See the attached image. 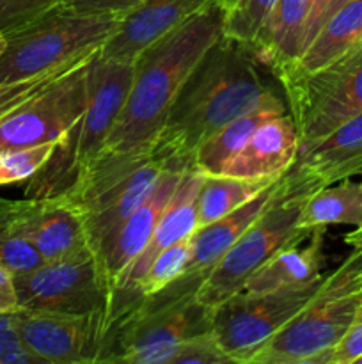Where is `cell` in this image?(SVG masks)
I'll return each mask as SVG.
<instances>
[{
	"mask_svg": "<svg viewBox=\"0 0 362 364\" xmlns=\"http://www.w3.org/2000/svg\"><path fill=\"white\" fill-rule=\"evenodd\" d=\"M280 91L252 45L222 32L181 85L153 149L169 162L192 167L202 142Z\"/></svg>",
	"mask_w": 362,
	"mask_h": 364,
	"instance_id": "obj_1",
	"label": "cell"
},
{
	"mask_svg": "<svg viewBox=\"0 0 362 364\" xmlns=\"http://www.w3.org/2000/svg\"><path fill=\"white\" fill-rule=\"evenodd\" d=\"M226 11L213 0L135 59L131 87L103 153H148L170 107L206 50L222 34Z\"/></svg>",
	"mask_w": 362,
	"mask_h": 364,
	"instance_id": "obj_2",
	"label": "cell"
},
{
	"mask_svg": "<svg viewBox=\"0 0 362 364\" xmlns=\"http://www.w3.org/2000/svg\"><path fill=\"white\" fill-rule=\"evenodd\" d=\"M204 277L185 272L114 316L102 363L172 364L181 341L212 331V308L197 299Z\"/></svg>",
	"mask_w": 362,
	"mask_h": 364,
	"instance_id": "obj_3",
	"label": "cell"
},
{
	"mask_svg": "<svg viewBox=\"0 0 362 364\" xmlns=\"http://www.w3.org/2000/svg\"><path fill=\"white\" fill-rule=\"evenodd\" d=\"M135 63L94 57L89 70L87 105L80 121L55 146L48 162L27 181L25 198L62 196L103 153L133 80Z\"/></svg>",
	"mask_w": 362,
	"mask_h": 364,
	"instance_id": "obj_4",
	"label": "cell"
},
{
	"mask_svg": "<svg viewBox=\"0 0 362 364\" xmlns=\"http://www.w3.org/2000/svg\"><path fill=\"white\" fill-rule=\"evenodd\" d=\"M323 276L307 304L259 350L251 364H327L362 304V247Z\"/></svg>",
	"mask_w": 362,
	"mask_h": 364,
	"instance_id": "obj_5",
	"label": "cell"
},
{
	"mask_svg": "<svg viewBox=\"0 0 362 364\" xmlns=\"http://www.w3.org/2000/svg\"><path fill=\"white\" fill-rule=\"evenodd\" d=\"M119 20L117 14L85 13L62 6L4 32L0 84L46 73L99 52Z\"/></svg>",
	"mask_w": 362,
	"mask_h": 364,
	"instance_id": "obj_6",
	"label": "cell"
},
{
	"mask_svg": "<svg viewBox=\"0 0 362 364\" xmlns=\"http://www.w3.org/2000/svg\"><path fill=\"white\" fill-rule=\"evenodd\" d=\"M319 188L311 178L291 166L280 176L258 219L206 274L197 291L199 301L213 309L227 297L243 290L248 277L273 252L300 233L298 219L302 206Z\"/></svg>",
	"mask_w": 362,
	"mask_h": 364,
	"instance_id": "obj_7",
	"label": "cell"
},
{
	"mask_svg": "<svg viewBox=\"0 0 362 364\" xmlns=\"http://www.w3.org/2000/svg\"><path fill=\"white\" fill-rule=\"evenodd\" d=\"M279 84L300 146L318 141L362 114V43L314 73L279 78Z\"/></svg>",
	"mask_w": 362,
	"mask_h": 364,
	"instance_id": "obj_8",
	"label": "cell"
},
{
	"mask_svg": "<svg viewBox=\"0 0 362 364\" xmlns=\"http://www.w3.org/2000/svg\"><path fill=\"white\" fill-rule=\"evenodd\" d=\"M14 288L21 309L67 315L112 311V284L89 244L16 274Z\"/></svg>",
	"mask_w": 362,
	"mask_h": 364,
	"instance_id": "obj_9",
	"label": "cell"
},
{
	"mask_svg": "<svg viewBox=\"0 0 362 364\" xmlns=\"http://www.w3.org/2000/svg\"><path fill=\"white\" fill-rule=\"evenodd\" d=\"M322 279L286 290H240L216 304L212 309V334L220 350L231 363L251 364L259 350L307 304Z\"/></svg>",
	"mask_w": 362,
	"mask_h": 364,
	"instance_id": "obj_10",
	"label": "cell"
},
{
	"mask_svg": "<svg viewBox=\"0 0 362 364\" xmlns=\"http://www.w3.org/2000/svg\"><path fill=\"white\" fill-rule=\"evenodd\" d=\"M96 55L82 59L52 87L0 117V153L66 137L87 105L89 70Z\"/></svg>",
	"mask_w": 362,
	"mask_h": 364,
	"instance_id": "obj_11",
	"label": "cell"
},
{
	"mask_svg": "<svg viewBox=\"0 0 362 364\" xmlns=\"http://www.w3.org/2000/svg\"><path fill=\"white\" fill-rule=\"evenodd\" d=\"M13 318L23 343L43 364L102 363L110 311L67 315L18 308Z\"/></svg>",
	"mask_w": 362,
	"mask_h": 364,
	"instance_id": "obj_12",
	"label": "cell"
},
{
	"mask_svg": "<svg viewBox=\"0 0 362 364\" xmlns=\"http://www.w3.org/2000/svg\"><path fill=\"white\" fill-rule=\"evenodd\" d=\"M213 0H142L121 16L116 32L99 50L103 57L135 63L153 43L160 41L204 9Z\"/></svg>",
	"mask_w": 362,
	"mask_h": 364,
	"instance_id": "obj_13",
	"label": "cell"
},
{
	"mask_svg": "<svg viewBox=\"0 0 362 364\" xmlns=\"http://www.w3.org/2000/svg\"><path fill=\"white\" fill-rule=\"evenodd\" d=\"M201 181L202 173L195 171L194 167L185 169L183 176H181L170 201L167 203L148 245L137 256V259L131 263L123 279L119 281V284L114 288L116 297L131 301V294H133L135 287L144 277V274L148 272L156 256L169 245L192 237V233L197 230V194Z\"/></svg>",
	"mask_w": 362,
	"mask_h": 364,
	"instance_id": "obj_14",
	"label": "cell"
},
{
	"mask_svg": "<svg viewBox=\"0 0 362 364\" xmlns=\"http://www.w3.org/2000/svg\"><path fill=\"white\" fill-rule=\"evenodd\" d=\"M300 139L290 112L263 123L248 141L231 156L220 174L245 180H273L297 160Z\"/></svg>",
	"mask_w": 362,
	"mask_h": 364,
	"instance_id": "obj_15",
	"label": "cell"
},
{
	"mask_svg": "<svg viewBox=\"0 0 362 364\" xmlns=\"http://www.w3.org/2000/svg\"><path fill=\"white\" fill-rule=\"evenodd\" d=\"M185 169H188V167L169 164L162 171L148 198L131 213L130 219L124 223V226L117 233L112 247H110V251L106 252L102 262L106 279L112 284V290L119 284V281L123 279L131 263L137 259V256L148 245L167 203L170 201L181 176H183Z\"/></svg>",
	"mask_w": 362,
	"mask_h": 364,
	"instance_id": "obj_16",
	"label": "cell"
},
{
	"mask_svg": "<svg viewBox=\"0 0 362 364\" xmlns=\"http://www.w3.org/2000/svg\"><path fill=\"white\" fill-rule=\"evenodd\" d=\"M16 224L21 237L45 262L87 244L80 217L59 199H16Z\"/></svg>",
	"mask_w": 362,
	"mask_h": 364,
	"instance_id": "obj_17",
	"label": "cell"
},
{
	"mask_svg": "<svg viewBox=\"0 0 362 364\" xmlns=\"http://www.w3.org/2000/svg\"><path fill=\"white\" fill-rule=\"evenodd\" d=\"M169 164L174 162H169L155 151L151 159L135 169L94 213L82 220L87 244L91 245L99 262H103L121 228L148 198L162 171Z\"/></svg>",
	"mask_w": 362,
	"mask_h": 364,
	"instance_id": "obj_18",
	"label": "cell"
},
{
	"mask_svg": "<svg viewBox=\"0 0 362 364\" xmlns=\"http://www.w3.org/2000/svg\"><path fill=\"white\" fill-rule=\"evenodd\" d=\"M295 169L311 178L318 187L362 176V114L298 148Z\"/></svg>",
	"mask_w": 362,
	"mask_h": 364,
	"instance_id": "obj_19",
	"label": "cell"
},
{
	"mask_svg": "<svg viewBox=\"0 0 362 364\" xmlns=\"http://www.w3.org/2000/svg\"><path fill=\"white\" fill-rule=\"evenodd\" d=\"M327 230H302L273 252L247 279L243 290L273 291L307 287L322 279L323 235Z\"/></svg>",
	"mask_w": 362,
	"mask_h": 364,
	"instance_id": "obj_20",
	"label": "cell"
},
{
	"mask_svg": "<svg viewBox=\"0 0 362 364\" xmlns=\"http://www.w3.org/2000/svg\"><path fill=\"white\" fill-rule=\"evenodd\" d=\"M358 43H362V0H353L323 23L314 39L291 66L275 73L277 80L314 73L339 59Z\"/></svg>",
	"mask_w": 362,
	"mask_h": 364,
	"instance_id": "obj_21",
	"label": "cell"
},
{
	"mask_svg": "<svg viewBox=\"0 0 362 364\" xmlns=\"http://www.w3.org/2000/svg\"><path fill=\"white\" fill-rule=\"evenodd\" d=\"M279 180L270 185V187H266L265 191L259 192L251 201L241 205L240 208L220 217L215 223L197 228L192 233V255L187 272L208 274L209 269L229 251L231 245L258 219V215L272 198Z\"/></svg>",
	"mask_w": 362,
	"mask_h": 364,
	"instance_id": "obj_22",
	"label": "cell"
},
{
	"mask_svg": "<svg viewBox=\"0 0 362 364\" xmlns=\"http://www.w3.org/2000/svg\"><path fill=\"white\" fill-rule=\"evenodd\" d=\"M307 14L309 0H277L252 43V48L273 75L286 70L300 57Z\"/></svg>",
	"mask_w": 362,
	"mask_h": 364,
	"instance_id": "obj_23",
	"label": "cell"
},
{
	"mask_svg": "<svg viewBox=\"0 0 362 364\" xmlns=\"http://www.w3.org/2000/svg\"><path fill=\"white\" fill-rule=\"evenodd\" d=\"M287 112L284 92H273L263 100L258 107L241 114L234 121L227 123L222 130L202 142L195 151L192 167L202 174H220L227 160L248 141L252 134L272 117Z\"/></svg>",
	"mask_w": 362,
	"mask_h": 364,
	"instance_id": "obj_24",
	"label": "cell"
},
{
	"mask_svg": "<svg viewBox=\"0 0 362 364\" xmlns=\"http://www.w3.org/2000/svg\"><path fill=\"white\" fill-rule=\"evenodd\" d=\"M330 226L362 230V180L346 178L327 185L304 203L298 230H327Z\"/></svg>",
	"mask_w": 362,
	"mask_h": 364,
	"instance_id": "obj_25",
	"label": "cell"
},
{
	"mask_svg": "<svg viewBox=\"0 0 362 364\" xmlns=\"http://www.w3.org/2000/svg\"><path fill=\"white\" fill-rule=\"evenodd\" d=\"M279 178L245 180L227 174H202L197 194V228L215 223L220 217L240 208Z\"/></svg>",
	"mask_w": 362,
	"mask_h": 364,
	"instance_id": "obj_26",
	"label": "cell"
},
{
	"mask_svg": "<svg viewBox=\"0 0 362 364\" xmlns=\"http://www.w3.org/2000/svg\"><path fill=\"white\" fill-rule=\"evenodd\" d=\"M43 262L41 255L18 231L16 199L0 198V265L16 276Z\"/></svg>",
	"mask_w": 362,
	"mask_h": 364,
	"instance_id": "obj_27",
	"label": "cell"
},
{
	"mask_svg": "<svg viewBox=\"0 0 362 364\" xmlns=\"http://www.w3.org/2000/svg\"><path fill=\"white\" fill-rule=\"evenodd\" d=\"M192 255V237L183 238V240L176 242V244L169 245L163 249L148 272L144 274L138 284L135 287L133 294H131V301H137L141 297H149V295L156 294V291L163 290L169 287L172 281L183 276L188 269V262H190Z\"/></svg>",
	"mask_w": 362,
	"mask_h": 364,
	"instance_id": "obj_28",
	"label": "cell"
},
{
	"mask_svg": "<svg viewBox=\"0 0 362 364\" xmlns=\"http://www.w3.org/2000/svg\"><path fill=\"white\" fill-rule=\"evenodd\" d=\"M275 2L277 0H238L236 6L226 13L222 32L229 38L252 45Z\"/></svg>",
	"mask_w": 362,
	"mask_h": 364,
	"instance_id": "obj_29",
	"label": "cell"
},
{
	"mask_svg": "<svg viewBox=\"0 0 362 364\" xmlns=\"http://www.w3.org/2000/svg\"><path fill=\"white\" fill-rule=\"evenodd\" d=\"M59 142L32 146L23 149H11L0 153V185L28 181L52 156Z\"/></svg>",
	"mask_w": 362,
	"mask_h": 364,
	"instance_id": "obj_30",
	"label": "cell"
},
{
	"mask_svg": "<svg viewBox=\"0 0 362 364\" xmlns=\"http://www.w3.org/2000/svg\"><path fill=\"white\" fill-rule=\"evenodd\" d=\"M70 0H0V34L9 32Z\"/></svg>",
	"mask_w": 362,
	"mask_h": 364,
	"instance_id": "obj_31",
	"label": "cell"
},
{
	"mask_svg": "<svg viewBox=\"0 0 362 364\" xmlns=\"http://www.w3.org/2000/svg\"><path fill=\"white\" fill-rule=\"evenodd\" d=\"M231 363L229 358L220 350L219 343L209 333L197 334L181 341L174 355L172 364H224Z\"/></svg>",
	"mask_w": 362,
	"mask_h": 364,
	"instance_id": "obj_32",
	"label": "cell"
},
{
	"mask_svg": "<svg viewBox=\"0 0 362 364\" xmlns=\"http://www.w3.org/2000/svg\"><path fill=\"white\" fill-rule=\"evenodd\" d=\"M0 364H43L21 340L13 313H0Z\"/></svg>",
	"mask_w": 362,
	"mask_h": 364,
	"instance_id": "obj_33",
	"label": "cell"
},
{
	"mask_svg": "<svg viewBox=\"0 0 362 364\" xmlns=\"http://www.w3.org/2000/svg\"><path fill=\"white\" fill-rule=\"evenodd\" d=\"M362 358V304L355 313L353 322L350 323L339 343L330 352L327 364H357Z\"/></svg>",
	"mask_w": 362,
	"mask_h": 364,
	"instance_id": "obj_34",
	"label": "cell"
},
{
	"mask_svg": "<svg viewBox=\"0 0 362 364\" xmlns=\"http://www.w3.org/2000/svg\"><path fill=\"white\" fill-rule=\"evenodd\" d=\"M142 0H70L66 7L85 13H109L123 16L130 9H133Z\"/></svg>",
	"mask_w": 362,
	"mask_h": 364,
	"instance_id": "obj_35",
	"label": "cell"
},
{
	"mask_svg": "<svg viewBox=\"0 0 362 364\" xmlns=\"http://www.w3.org/2000/svg\"><path fill=\"white\" fill-rule=\"evenodd\" d=\"M330 0H309V14L307 20H305L304 27V41H302V52L307 48L309 43L314 39V36L318 34V31L323 25V16H325L327 6H329Z\"/></svg>",
	"mask_w": 362,
	"mask_h": 364,
	"instance_id": "obj_36",
	"label": "cell"
},
{
	"mask_svg": "<svg viewBox=\"0 0 362 364\" xmlns=\"http://www.w3.org/2000/svg\"><path fill=\"white\" fill-rule=\"evenodd\" d=\"M18 306L16 288H14V274L0 265V313H13Z\"/></svg>",
	"mask_w": 362,
	"mask_h": 364,
	"instance_id": "obj_37",
	"label": "cell"
},
{
	"mask_svg": "<svg viewBox=\"0 0 362 364\" xmlns=\"http://www.w3.org/2000/svg\"><path fill=\"white\" fill-rule=\"evenodd\" d=\"M350 2H353V0H330L329 6H327L325 16H323V23H325V21L329 20V18L332 16V14L336 13V11H339L341 7L346 6V4H350ZM322 27H323V25H322Z\"/></svg>",
	"mask_w": 362,
	"mask_h": 364,
	"instance_id": "obj_38",
	"label": "cell"
},
{
	"mask_svg": "<svg viewBox=\"0 0 362 364\" xmlns=\"http://www.w3.org/2000/svg\"><path fill=\"white\" fill-rule=\"evenodd\" d=\"M216 4H219L220 7H222L224 11H226V13H229L231 9H233L234 6H236L238 4V0H215Z\"/></svg>",
	"mask_w": 362,
	"mask_h": 364,
	"instance_id": "obj_39",
	"label": "cell"
},
{
	"mask_svg": "<svg viewBox=\"0 0 362 364\" xmlns=\"http://www.w3.org/2000/svg\"><path fill=\"white\" fill-rule=\"evenodd\" d=\"M346 242H351V240H362V230H353L351 233L346 235V238H344Z\"/></svg>",
	"mask_w": 362,
	"mask_h": 364,
	"instance_id": "obj_40",
	"label": "cell"
},
{
	"mask_svg": "<svg viewBox=\"0 0 362 364\" xmlns=\"http://www.w3.org/2000/svg\"><path fill=\"white\" fill-rule=\"evenodd\" d=\"M350 247H362V240H351V242H346Z\"/></svg>",
	"mask_w": 362,
	"mask_h": 364,
	"instance_id": "obj_41",
	"label": "cell"
},
{
	"mask_svg": "<svg viewBox=\"0 0 362 364\" xmlns=\"http://www.w3.org/2000/svg\"><path fill=\"white\" fill-rule=\"evenodd\" d=\"M357 364H362V358L361 359H358V363Z\"/></svg>",
	"mask_w": 362,
	"mask_h": 364,
	"instance_id": "obj_42",
	"label": "cell"
},
{
	"mask_svg": "<svg viewBox=\"0 0 362 364\" xmlns=\"http://www.w3.org/2000/svg\"><path fill=\"white\" fill-rule=\"evenodd\" d=\"M0 41H2V34H0Z\"/></svg>",
	"mask_w": 362,
	"mask_h": 364,
	"instance_id": "obj_43",
	"label": "cell"
}]
</instances>
